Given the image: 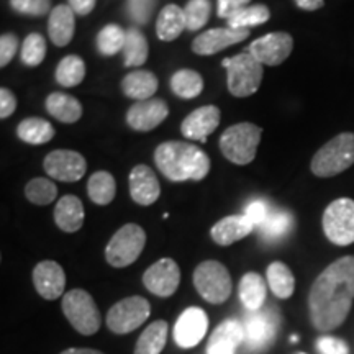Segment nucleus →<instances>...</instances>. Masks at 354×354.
Returning <instances> with one entry per match:
<instances>
[{
    "instance_id": "18",
    "label": "nucleus",
    "mask_w": 354,
    "mask_h": 354,
    "mask_svg": "<svg viewBox=\"0 0 354 354\" xmlns=\"http://www.w3.org/2000/svg\"><path fill=\"white\" fill-rule=\"evenodd\" d=\"M35 289L44 300H56L64 294L66 274L56 261H41L33 269Z\"/></svg>"
},
{
    "instance_id": "6",
    "label": "nucleus",
    "mask_w": 354,
    "mask_h": 354,
    "mask_svg": "<svg viewBox=\"0 0 354 354\" xmlns=\"http://www.w3.org/2000/svg\"><path fill=\"white\" fill-rule=\"evenodd\" d=\"M194 286L198 295L209 304L220 305L232 294V277L218 261H203L194 271Z\"/></svg>"
},
{
    "instance_id": "49",
    "label": "nucleus",
    "mask_w": 354,
    "mask_h": 354,
    "mask_svg": "<svg viewBox=\"0 0 354 354\" xmlns=\"http://www.w3.org/2000/svg\"><path fill=\"white\" fill-rule=\"evenodd\" d=\"M69 7L73 8L74 13H77V15L86 17L94 10L95 0H69Z\"/></svg>"
},
{
    "instance_id": "23",
    "label": "nucleus",
    "mask_w": 354,
    "mask_h": 354,
    "mask_svg": "<svg viewBox=\"0 0 354 354\" xmlns=\"http://www.w3.org/2000/svg\"><path fill=\"white\" fill-rule=\"evenodd\" d=\"M76 19L69 6H57L51 10L48 20V35L56 46H66L74 37Z\"/></svg>"
},
{
    "instance_id": "37",
    "label": "nucleus",
    "mask_w": 354,
    "mask_h": 354,
    "mask_svg": "<svg viewBox=\"0 0 354 354\" xmlns=\"http://www.w3.org/2000/svg\"><path fill=\"white\" fill-rule=\"evenodd\" d=\"M127 39V32H123L122 26L107 25L100 30L97 35V50L104 56L117 55L118 51H123Z\"/></svg>"
},
{
    "instance_id": "28",
    "label": "nucleus",
    "mask_w": 354,
    "mask_h": 354,
    "mask_svg": "<svg viewBox=\"0 0 354 354\" xmlns=\"http://www.w3.org/2000/svg\"><path fill=\"white\" fill-rule=\"evenodd\" d=\"M264 279L258 272H246L240 281V300L248 312H258L263 308L266 300Z\"/></svg>"
},
{
    "instance_id": "2",
    "label": "nucleus",
    "mask_w": 354,
    "mask_h": 354,
    "mask_svg": "<svg viewBox=\"0 0 354 354\" xmlns=\"http://www.w3.org/2000/svg\"><path fill=\"white\" fill-rule=\"evenodd\" d=\"M158 169L172 183L202 180L210 171V158L185 141H166L154 151Z\"/></svg>"
},
{
    "instance_id": "17",
    "label": "nucleus",
    "mask_w": 354,
    "mask_h": 354,
    "mask_svg": "<svg viewBox=\"0 0 354 354\" xmlns=\"http://www.w3.org/2000/svg\"><path fill=\"white\" fill-rule=\"evenodd\" d=\"M250 37L248 28H214L198 35L192 43V51L201 56H210L223 51L225 48L243 41Z\"/></svg>"
},
{
    "instance_id": "45",
    "label": "nucleus",
    "mask_w": 354,
    "mask_h": 354,
    "mask_svg": "<svg viewBox=\"0 0 354 354\" xmlns=\"http://www.w3.org/2000/svg\"><path fill=\"white\" fill-rule=\"evenodd\" d=\"M19 51V38L13 33H6L0 37V66H6L13 59V56Z\"/></svg>"
},
{
    "instance_id": "10",
    "label": "nucleus",
    "mask_w": 354,
    "mask_h": 354,
    "mask_svg": "<svg viewBox=\"0 0 354 354\" xmlns=\"http://www.w3.org/2000/svg\"><path fill=\"white\" fill-rule=\"evenodd\" d=\"M149 313H151V305L148 300L140 295H133L120 300L109 310L107 326L115 335L131 333L148 320Z\"/></svg>"
},
{
    "instance_id": "39",
    "label": "nucleus",
    "mask_w": 354,
    "mask_h": 354,
    "mask_svg": "<svg viewBox=\"0 0 354 354\" xmlns=\"http://www.w3.org/2000/svg\"><path fill=\"white\" fill-rule=\"evenodd\" d=\"M25 196L35 205H50L57 196L55 183L43 177H35L25 187Z\"/></svg>"
},
{
    "instance_id": "26",
    "label": "nucleus",
    "mask_w": 354,
    "mask_h": 354,
    "mask_svg": "<svg viewBox=\"0 0 354 354\" xmlns=\"http://www.w3.org/2000/svg\"><path fill=\"white\" fill-rule=\"evenodd\" d=\"M48 113L56 120L63 123H76L82 117V105L76 97L63 94V92H53L44 102Z\"/></svg>"
},
{
    "instance_id": "14",
    "label": "nucleus",
    "mask_w": 354,
    "mask_h": 354,
    "mask_svg": "<svg viewBox=\"0 0 354 354\" xmlns=\"http://www.w3.org/2000/svg\"><path fill=\"white\" fill-rule=\"evenodd\" d=\"M294 48V39L289 33L276 32L261 37L250 44L248 53H251L261 64L279 66L290 56Z\"/></svg>"
},
{
    "instance_id": "32",
    "label": "nucleus",
    "mask_w": 354,
    "mask_h": 354,
    "mask_svg": "<svg viewBox=\"0 0 354 354\" xmlns=\"http://www.w3.org/2000/svg\"><path fill=\"white\" fill-rule=\"evenodd\" d=\"M88 198L97 205H109L117 194L115 177L107 171L94 172L87 183Z\"/></svg>"
},
{
    "instance_id": "31",
    "label": "nucleus",
    "mask_w": 354,
    "mask_h": 354,
    "mask_svg": "<svg viewBox=\"0 0 354 354\" xmlns=\"http://www.w3.org/2000/svg\"><path fill=\"white\" fill-rule=\"evenodd\" d=\"M17 136L28 145H44L53 140L55 128L50 122L43 120V118H25L17 127Z\"/></svg>"
},
{
    "instance_id": "24",
    "label": "nucleus",
    "mask_w": 354,
    "mask_h": 354,
    "mask_svg": "<svg viewBox=\"0 0 354 354\" xmlns=\"http://www.w3.org/2000/svg\"><path fill=\"white\" fill-rule=\"evenodd\" d=\"M84 205L76 196H64L59 198L55 209V221L57 228L66 233H76L84 225Z\"/></svg>"
},
{
    "instance_id": "53",
    "label": "nucleus",
    "mask_w": 354,
    "mask_h": 354,
    "mask_svg": "<svg viewBox=\"0 0 354 354\" xmlns=\"http://www.w3.org/2000/svg\"><path fill=\"white\" fill-rule=\"evenodd\" d=\"M299 354H305V353H299Z\"/></svg>"
},
{
    "instance_id": "9",
    "label": "nucleus",
    "mask_w": 354,
    "mask_h": 354,
    "mask_svg": "<svg viewBox=\"0 0 354 354\" xmlns=\"http://www.w3.org/2000/svg\"><path fill=\"white\" fill-rule=\"evenodd\" d=\"M323 232L336 246L354 243V201L348 197L336 198L326 207L322 218Z\"/></svg>"
},
{
    "instance_id": "41",
    "label": "nucleus",
    "mask_w": 354,
    "mask_h": 354,
    "mask_svg": "<svg viewBox=\"0 0 354 354\" xmlns=\"http://www.w3.org/2000/svg\"><path fill=\"white\" fill-rule=\"evenodd\" d=\"M187 30L197 32L209 21L210 17V0H189L187 7L184 8Z\"/></svg>"
},
{
    "instance_id": "35",
    "label": "nucleus",
    "mask_w": 354,
    "mask_h": 354,
    "mask_svg": "<svg viewBox=\"0 0 354 354\" xmlns=\"http://www.w3.org/2000/svg\"><path fill=\"white\" fill-rule=\"evenodd\" d=\"M86 77V63L76 55L66 56L56 68V81L63 87H76Z\"/></svg>"
},
{
    "instance_id": "29",
    "label": "nucleus",
    "mask_w": 354,
    "mask_h": 354,
    "mask_svg": "<svg viewBox=\"0 0 354 354\" xmlns=\"http://www.w3.org/2000/svg\"><path fill=\"white\" fill-rule=\"evenodd\" d=\"M266 276H268L269 289L272 290V294L277 299L286 300L292 297L295 290V277L289 269V266L281 263V261H274V263L268 266Z\"/></svg>"
},
{
    "instance_id": "8",
    "label": "nucleus",
    "mask_w": 354,
    "mask_h": 354,
    "mask_svg": "<svg viewBox=\"0 0 354 354\" xmlns=\"http://www.w3.org/2000/svg\"><path fill=\"white\" fill-rule=\"evenodd\" d=\"M145 245V230L136 223H127L109 241L105 248V259L113 268H127L140 258Z\"/></svg>"
},
{
    "instance_id": "11",
    "label": "nucleus",
    "mask_w": 354,
    "mask_h": 354,
    "mask_svg": "<svg viewBox=\"0 0 354 354\" xmlns=\"http://www.w3.org/2000/svg\"><path fill=\"white\" fill-rule=\"evenodd\" d=\"M279 315L274 307L248 312L243 318L245 326V344L251 351H261L271 346L277 333Z\"/></svg>"
},
{
    "instance_id": "52",
    "label": "nucleus",
    "mask_w": 354,
    "mask_h": 354,
    "mask_svg": "<svg viewBox=\"0 0 354 354\" xmlns=\"http://www.w3.org/2000/svg\"><path fill=\"white\" fill-rule=\"evenodd\" d=\"M290 342H292V343H297V342H299V336H297V335L290 336Z\"/></svg>"
},
{
    "instance_id": "43",
    "label": "nucleus",
    "mask_w": 354,
    "mask_h": 354,
    "mask_svg": "<svg viewBox=\"0 0 354 354\" xmlns=\"http://www.w3.org/2000/svg\"><path fill=\"white\" fill-rule=\"evenodd\" d=\"M269 214H271V207H269L268 202L263 201V198H253L245 207V214L243 215L248 216V220L254 225V228H259L266 221V218H268Z\"/></svg>"
},
{
    "instance_id": "16",
    "label": "nucleus",
    "mask_w": 354,
    "mask_h": 354,
    "mask_svg": "<svg viewBox=\"0 0 354 354\" xmlns=\"http://www.w3.org/2000/svg\"><path fill=\"white\" fill-rule=\"evenodd\" d=\"M169 115L166 102L162 99L140 100L128 109L127 123L136 131H149L161 125Z\"/></svg>"
},
{
    "instance_id": "48",
    "label": "nucleus",
    "mask_w": 354,
    "mask_h": 354,
    "mask_svg": "<svg viewBox=\"0 0 354 354\" xmlns=\"http://www.w3.org/2000/svg\"><path fill=\"white\" fill-rule=\"evenodd\" d=\"M17 99L7 87L0 88V117L7 118L15 112Z\"/></svg>"
},
{
    "instance_id": "44",
    "label": "nucleus",
    "mask_w": 354,
    "mask_h": 354,
    "mask_svg": "<svg viewBox=\"0 0 354 354\" xmlns=\"http://www.w3.org/2000/svg\"><path fill=\"white\" fill-rule=\"evenodd\" d=\"M154 6H156V0H130L128 2V10H130V15L138 24H146L149 17H151Z\"/></svg>"
},
{
    "instance_id": "40",
    "label": "nucleus",
    "mask_w": 354,
    "mask_h": 354,
    "mask_svg": "<svg viewBox=\"0 0 354 354\" xmlns=\"http://www.w3.org/2000/svg\"><path fill=\"white\" fill-rule=\"evenodd\" d=\"M21 61L24 64L35 68L43 63L44 56H46V41L39 33H30L21 44Z\"/></svg>"
},
{
    "instance_id": "7",
    "label": "nucleus",
    "mask_w": 354,
    "mask_h": 354,
    "mask_svg": "<svg viewBox=\"0 0 354 354\" xmlns=\"http://www.w3.org/2000/svg\"><path fill=\"white\" fill-rule=\"evenodd\" d=\"M63 312L71 326L84 336L95 335L100 328L99 308L86 290L73 289L64 294Z\"/></svg>"
},
{
    "instance_id": "27",
    "label": "nucleus",
    "mask_w": 354,
    "mask_h": 354,
    "mask_svg": "<svg viewBox=\"0 0 354 354\" xmlns=\"http://www.w3.org/2000/svg\"><path fill=\"white\" fill-rule=\"evenodd\" d=\"M185 28H187V21H185V13L183 8L174 6V3L162 8L156 21V33L159 39L172 41V39L180 37V33Z\"/></svg>"
},
{
    "instance_id": "36",
    "label": "nucleus",
    "mask_w": 354,
    "mask_h": 354,
    "mask_svg": "<svg viewBox=\"0 0 354 354\" xmlns=\"http://www.w3.org/2000/svg\"><path fill=\"white\" fill-rule=\"evenodd\" d=\"M148 59V41L145 35L136 28H130L127 32L125 46H123V64L127 68L141 66Z\"/></svg>"
},
{
    "instance_id": "46",
    "label": "nucleus",
    "mask_w": 354,
    "mask_h": 354,
    "mask_svg": "<svg viewBox=\"0 0 354 354\" xmlns=\"http://www.w3.org/2000/svg\"><path fill=\"white\" fill-rule=\"evenodd\" d=\"M317 349L322 354H349V346L342 338L335 336H322L317 342Z\"/></svg>"
},
{
    "instance_id": "30",
    "label": "nucleus",
    "mask_w": 354,
    "mask_h": 354,
    "mask_svg": "<svg viewBox=\"0 0 354 354\" xmlns=\"http://www.w3.org/2000/svg\"><path fill=\"white\" fill-rule=\"evenodd\" d=\"M167 323L156 320L146 326L135 346V354H161L167 342Z\"/></svg>"
},
{
    "instance_id": "47",
    "label": "nucleus",
    "mask_w": 354,
    "mask_h": 354,
    "mask_svg": "<svg viewBox=\"0 0 354 354\" xmlns=\"http://www.w3.org/2000/svg\"><path fill=\"white\" fill-rule=\"evenodd\" d=\"M251 0H218V17L221 19H230L234 13L240 12L246 7Z\"/></svg>"
},
{
    "instance_id": "19",
    "label": "nucleus",
    "mask_w": 354,
    "mask_h": 354,
    "mask_svg": "<svg viewBox=\"0 0 354 354\" xmlns=\"http://www.w3.org/2000/svg\"><path fill=\"white\" fill-rule=\"evenodd\" d=\"M220 125V110L215 105H203L184 118L180 131L187 140L205 143L207 138Z\"/></svg>"
},
{
    "instance_id": "33",
    "label": "nucleus",
    "mask_w": 354,
    "mask_h": 354,
    "mask_svg": "<svg viewBox=\"0 0 354 354\" xmlns=\"http://www.w3.org/2000/svg\"><path fill=\"white\" fill-rule=\"evenodd\" d=\"M172 92L180 99H196L203 88V79L197 71L180 69L171 79Z\"/></svg>"
},
{
    "instance_id": "21",
    "label": "nucleus",
    "mask_w": 354,
    "mask_h": 354,
    "mask_svg": "<svg viewBox=\"0 0 354 354\" xmlns=\"http://www.w3.org/2000/svg\"><path fill=\"white\" fill-rule=\"evenodd\" d=\"M161 187L154 171L146 165L135 166L130 172V196L138 205H153L159 198Z\"/></svg>"
},
{
    "instance_id": "51",
    "label": "nucleus",
    "mask_w": 354,
    "mask_h": 354,
    "mask_svg": "<svg viewBox=\"0 0 354 354\" xmlns=\"http://www.w3.org/2000/svg\"><path fill=\"white\" fill-rule=\"evenodd\" d=\"M59 354H104V353L97 351V349H91V348H69V349H64V351Z\"/></svg>"
},
{
    "instance_id": "34",
    "label": "nucleus",
    "mask_w": 354,
    "mask_h": 354,
    "mask_svg": "<svg viewBox=\"0 0 354 354\" xmlns=\"http://www.w3.org/2000/svg\"><path fill=\"white\" fill-rule=\"evenodd\" d=\"M294 227V216L287 210H271L268 218L258 228L261 236L268 241H277L284 238Z\"/></svg>"
},
{
    "instance_id": "5",
    "label": "nucleus",
    "mask_w": 354,
    "mask_h": 354,
    "mask_svg": "<svg viewBox=\"0 0 354 354\" xmlns=\"http://www.w3.org/2000/svg\"><path fill=\"white\" fill-rule=\"evenodd\" d=\"M227 68V84L230 94L234 97H250L258 91L263 81V64L251 53L227 57L221 61Z\"/></svg>"
},
{
    "instance_id": "50",
    "label": "nucleus",
    "mask_w": 354,
    "mask_h": 354,
    "mask_svg": "<svg viewBox=\"0 0 354 354\" xmlns=\"http://www.w3.org/2000/svg\"><path fill=\"white\" fill-rule=\"evenodd\" d=\"M294 2L297 3V7L302 8V10L313 12V10H318V8L323 7L325 0H294Z\"/></svg>"
},
{
    "instance_id": "4",
    "label": "nucleus",
    "mask_w": 354,
    "mask_h": 354,
    "mask_svg": "<svg viewBox=\"0 0 354 354\" xmlns=\"http://www.w3.org/2000/svg\"><path fill=\"white\" fill-rule=\"evenodd\" d=\"M354 165V133H342L323 145L312 159V172L318 177H333Z\"/></svg>"
},
{
    "instance_id": "20",
    "label": "nucleus",
    "mask_w": 354,
    "mask_h": 354,
    "mask_svg": "<svg viewBox=\"0 0 354 354\" xmlns=\"http://www.w3.org/2000/svg\"><path fill=\"white\" fill-rule=\"evenodd\" d=\"M245 343V326L236 318L221 322L210 335L207 354H234L236 348Z\"/></svg>"
},
{
    "instance_id": "3",
    "label": "nucleus",
    "mask_w": 354,
    "mask_h": 354,
    "mask_svg": "<svg viewBox=\"0 0 354 354\" xmlns=\"http://www.w3.org/2000/svg\"><path fill=\"white\" fill-rule=\"evenodd\" d=\"M263 135V128L254 123H236L221 133L220 149L223 156L233 165H250L256 158V151Z\"/></svg>"
},
{
    "instance_id": "12",
    "label": "nucleus",
    "mask_w": 354,
    "mask_h": 354,
    "mask_svg": "<svg viewBox=\"0 0 354 354\" xmlns=\"http://www.w3.org/2000/svg\"><path fill=\"white\" fill-rule=\"evenodd\" d=\"M46 174L61 183H77L86 174L87 162L81 153L71 149H55L44 158Z\"/></svg>"
},
{
    "instance_id": "42",
    "label": "nucleus",
    "mask_w": 354,
    "mask_h": 354,
    "mask_svg": "<svg viewBox=\"0 0 354 354\" xmlns=\"http://www.w3.org/2000/svg\"><path fill=\"white\" fill-rule=\"evenodd\" d=\"M10 6L13 10L19 13L43 17L50 12L51 0H10Z\"/></svg>"
},
{
    "instance_id": "13",
    "label": "nucleus",
    "mask_w": 354,
    "mask_h": 354,
    "mask_svg": "<svg viewBox=\"0 0 354 354\" xmlns=\"http://www.w3.org/2000/svg\"><path fill=\"white\" fill-rule=\"evenodd\" d=\"M143 284L158 297H171L180 284V269L174 259L162 258L149 266L143 274Z\"/></svg>"
},
{
    "instance_id": "25",
    "label": "nucleus",
    "mask_w": 354,
    "mask_h": 354,
    "mask_svg": "<svg viewBox=\"0 0 354 354\" xmlns=\"http://www.w3.org/2000/svg\"><path fill=\"white\" fill-rule=\"evenodd\" d=\"M123 94L135 100H148L158 91V77L149 71H133L122 81Z\"/></svg>"
},
{
    "instance_id": "15",
    "label": "nucleus",
    "mask_w": 354,
    "mask_h": 354,
    "mask_svg": "<svg viewBox=\"0 0 354 354\" xmlns=\"http://www.w3.org/2000/svg\"><path fill=\"white\" fill-rule=\"evenodd\" d=\"M209 330V317L198 307L185 308L174 326V342L179 348L197 346Z\"/></svg>"
},
{
    "instance_id": "22",
    "label": "nucleus",
    "mask_w": 354,
    "mask_h": 354,
    "mask_svg": "<svg viewBox=\"0 0 354 354\" xmlns=\"http://www.w3.org/2000/svg\"><path fill=\"white\" fill-rule=\"evenodd\" d=\"M254 225L246 215H230L221 218L212 227V240L220 246H230L253 233Z\"/></svg>"
},
{
    "instance_id": "38",
    "label": "nucleus",
    "mask_w": 354,
    "mask_h": 354,
    "mask_svg": "<svg viewBox=\"0 0 354 354\" xmlns=\"http://www.w3.org/2000/svg\"><path fill=\"white\" fill-rule=\"evenodd\" d=\"M271 12L266 6H253V7H245L240 12L234 13L233 17L228 19L230 28H250V26L263 25L269 20Z\"/></svg>"
},
{
    "instance_id": "1",
    "label": "nucleus",
    "mask_w": 354,
    "mask_h": 354,
    "mask_svg": "<svg viewBox=\"0 0 354 354\" xmlns=\"http://www.w3.org/2000/svg\"><path fill=\"white\" fill-rule=\"evenodd\" d=\"M354 300V256L336 259L315 279L308 294L312 325L320 331L339 328Z\"/></svg>"
}]
</instances>
